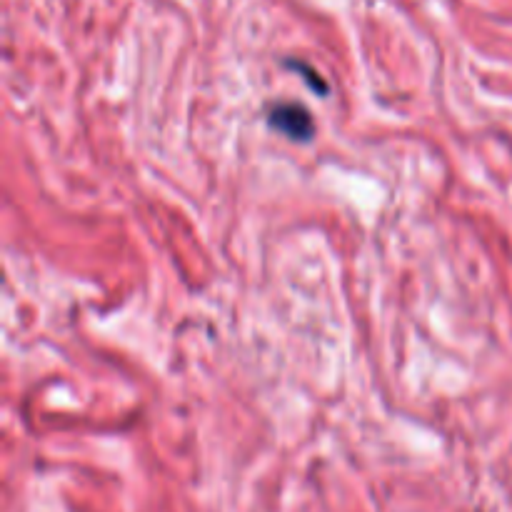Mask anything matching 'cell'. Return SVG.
<instances>
[{"label":"cell","instance_id":"obj_1","mask_svg":"<svg viewBox=\"0 0 512 512\" xmlns=\"http://www.w3.org/2000/svg\"><path fill=\"white\" fill-rule=\"evenodd\" d=\"M270 120H273L275 128H280L285 135H290V138L305 140L313 133V123H310L308 110L300 108V105H278V108L273 110V115H270Z\"/></svg>","mask_w":512,"mask_h":512}]
</instances>
